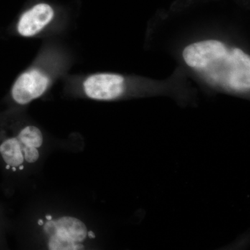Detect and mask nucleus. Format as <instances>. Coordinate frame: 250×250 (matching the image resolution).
<instances>
[{"instance_id":"f257e3e1","label":"nucleus","mask_w":250,"mask_h":250,"mask_svg":"<svg viewBox=\"0 0 250 250\" xmlns=\"http://www.w3.org/2000/svg\"><path fill=\"white\" fill-rule=\"evenodd\" d=\"M210 82L231 89L247 90L250 85V58L241 49H233L201 70Z\"/></svg>"},{"instance_id":"f03ea898","label":"nucleus","mask_w":250,"mask_h":250,"mask_svg":"<svg viewBox=\"0 0 250 250\" xmlns=\"http://www.w3.org/2000/svg\"><path fill=\"white\" fill-rule=\"evenodd\" d=\"M44 231L49 235L48 249L78 250L84 249L82 242L86 238V227L76 218L64 216L58 220H47Z\"/></svg>"},{"instance_id":"7ed1b4c3","label":"nucleus","mask_w":250,"mask_h":250,"mask_svg":"<svg viewBox=\"0 0 250 250\" xmlns=\"http://www.w3.org/2000/svg\"><path fill=\"white\" fill-rule=\"evenodd\" d=\"M52 83V77L45 70L33 67L21 73L10 90V97L18 105H26L41 98Z\"/></svg>"},{"instance_id":"20e7f679","label":"nucleus","mask_w":250,"mask_h":250,"mask_svg":"<svg viewBox=\"0 0 250 250\" xmlns=\"http://www.w3.org/2000/svg\"><path fill=\"white\" fill-rule=\"evenodd\" d=\"M125 78L111 73L94 74L83 83V92L88 98L96 100H112L119 98L125 91Z\"/></svg>"},{"instance_id":"39448f33","label":"nucleus","mask_w":250,"mask_h":250,"mask_svg":"<svg viewBox=\"0 0 250 250\" xmlns=\"http://www.w3.org/2000/svg\"><path fill=\"white\" fill-rule=\"evenodd\" d=\"M229 51L228 47L220 41H201L186 47L183 57L188 66L202 70L226 55Z\"/></svg>"},{"instance_id":"423d86ee","label":"nucleus","mask_w":250,"mask_h":250,"mask_svg":"<svg viewBox=\"0 0 250 250\" xmlns=\"http://www.w3.org/2000/svg\"><path fill=\"white\" fill-rule=\"evenodd\" d=\"M54 18L53 8L46 3H40L23 13L16 24V31L22 37H34L45 29Z\"/></svg>"},{"instance_id":"0eeeda50","label":"nucleus","mask_w":250,"mask_h":250,"mask_svg":"<svg viewBox=\"0 0 250 250\" xmlns=\"http://www.w3.org/2000/svg\"><path fill=\"white\" fill-rule=\"evenodd\" d=\"M17 137L22 146L27 147H41L43 143L42 132L34 125L24 126L19 131Z\"/></svg>"},{"instance_id":"6e6552de","label":"nucleus","mask_w":250,"mask_h":250,"mask_svg":"<svg viewBox=\"0 0 250 250\" xmlns=\"http://www.w3.org/2000/svg\"><path fill=\"white\" fill-rule=\"evenodd\" d=\"M22 151L24 161L29 164H34L39 160L40 154L38 148L22 146Z\"/></svg>"},{"instance_id":"1a4fd4ad","label":"nucleus","mask_w":250,"mask_h":250,"mask_svg":"<svg viewBox=\"0 0 250 250\" xmlns=\"http://www.w3.org/2000/svg\"><path fill=\"white\" fill-rule=\"evenodd\" d=\"M87 236L89 237L90 238H95V233H94L93 231H88V233H87Z\"/></svg>"},{"instance_id":"9d476101","label":"nucleus","mask_w":250,"mask_h":250,"mask_svg":"<svg viewBox=\"0 0 250 250\" xmlns=\"http://www.w3.org/2000/svg\"><path fill=\"white\" fill-rule=\"evenodd\" d=\"M38 224H39V225H40V226H42V225H44V222L42 220H39V221H38Z\"/></svg>"},{"instance_id":"9b49d317","label":"nucleus","mask_w":250,"mask_h":250,"mask_svg":"<svg viewBox=\"0 0 250 250\" xmlns=\"http://www.w3.org/2000/svg\"><path fill=\"white\" fill-rule=\"evenodd\" d=\"M23 169H24V165H21L18 166V170H22Z\"/></svg>"},{"instance_id":"f8f14e48","label":"nucleus","mask_w":250,"mask_h":250,"mask_svg":"<svg viewBox=\"0 0 250 250\" xmlns=\"http://www.w3.org/2000/svg\"><path fill=\"white\" fill-rule=\"evenodd\" d=\"M52 215H47V216H46V220H52Z\"/></svg>"}]
</instances>
